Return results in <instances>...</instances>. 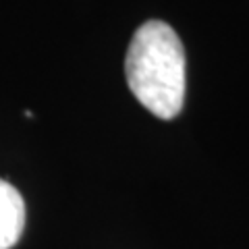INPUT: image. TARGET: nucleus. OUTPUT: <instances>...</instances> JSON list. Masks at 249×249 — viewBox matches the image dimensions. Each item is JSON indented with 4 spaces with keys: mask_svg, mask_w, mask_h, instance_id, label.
I'll use <instances>...</instances> for the list:
<instances>
[{
    "mask_svg": "<svg viewBox=\"0 0 249 249\" xmlns=\"http://www.w3.org/2000/svg\"><path fill=\"white\" fill-rule=\"evenodd\" d=\"M124 75L137 102L158 119H175L185 102L187 62L177 31L164 21H147L135 31Z\"/></svg>",
    "mask_w": 249,
    "mask_h": 249,
    "instance_id": "1",
    "label": "nucleus"
},
{
    "mask_svg": "<svg viewBox=\"0 0 249 249\" xmlns=\"http://www.w3.org/2000/svg\"><path fill=\"white\" fill-rule=\"evenodd\" d=\"M25 227V201L11 183L0 178V249L17 245Z\"/></svg>",
    "mask_w": 249,
    "mask_h": 249,
    "instance_id": "2",
    "label": "nucleus"
}]
</instances>
